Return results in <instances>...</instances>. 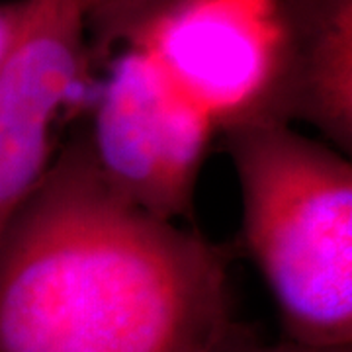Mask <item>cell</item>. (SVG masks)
Returning a JSON list of instances; mask_svg holds the SVG:
<instances>
[{"label":"cell","instance_id":"obj_1","mask_svg":"<svg viewBox=\"0 0 352 352\" xmlns=\"http://www.w3.org/2000/svg\"><path fill=\"white\" fill-rule=\"evenodd\" d=\"M231 258L120 198L78 133L0 235V352H217Z\"/></svg>","mask_w":352,"mask_h":352},{"label":"cell","instance_id":"obj_2","mask_svg":"<svg viewBox=\"0 0 352 352\" xmlns=\"http://www.w3.org/2000/svg\"><path fill=\"white\" fill-rule=\"evenodd\" d=\"M243 241L276 303L284 340L352 349V163L284 124L223 131Z\"/></svg>","mask_w":352,"mask_h":352},{"label":"cell","instance_id":"obj_3","mask_svg":"<svg viewBox=\"0 0 352 352\" xmlns=\"http://www.w3.org/2000/svg\"><path fill=\"white\" fill-rule=\"evenodd\" d=\"M82 133L102 180L120 198L170 223L194 217L215 127L147 53L127 47L110 63Z\"/></svg>","mask_w":352,"mask_h":352},{"label":"cell","instance_id":"obj_4","mask_svg":"<svg viewBox=\"0 0 352 352\" xmlns=\"http://www.w3.org/2000/svg\"><path fill=\"white\" fill-rule=\"evenodd\" d=\"M127 39L210 116L215 131L256 124L270 71V0H120L90 14Z\"/></svg>","mask_w":352,"mask_h":352},{"label":"cell","instance_id":"obj_5","mask_svg":"<svg viewBox=\"0 0 352 352\" xmlns=\"http://www.w3.org/2000/svg\"><path fill=\"white\" fill-rule=\"evenodd\" d=\"M94 0H34L0 69V235L55 161V129L88 78Z\"/></svg>","mask_w":352,"mask_h":352},{"label":"cell","instance_id":"obj_6","mask_svg":"<svg viewBox=\"0 0 352 352\" xmlns=\"http://www.w3.org/2000/svg\"><path fill=\"white\" fill-rule=\"evenodd\" d=\"M270 71L256 124H305L352 153V0H270Z\"/></svg>","mask_w":352,"mask_h":352},{"label":"cell","instance_id":"obj_7","mask_svg":"<svg viewBox=\"0 0 352 352\" xmlns=\"http://www.w3.org/2000/svg\"><path fill=\"white\" fill-rule=\"evenodd\" d=\"M217 352H352V349H337V351H323V349H309L289 340H278V342H266V340L254 333L251 327L235 323L227 333L223 342L219 344Z\"/></svg>","mask_w":352,"mask_h":352},{"label":"cell","instance_id":"obj_8","mask_svg":"<svg viewBox=\"0 0 352 352\" xmlns=\"http://www.w3.org/2000/svg\"><path fill=\"white\" fill-rule=\"evenodd\" d=\"M34 0H2L0 2V69L18 41L30 18Z\"/></svg>","mask_w":352,"mask_h":352}]
</instances>
